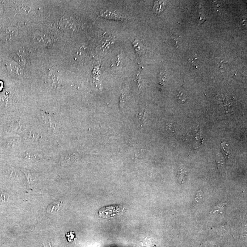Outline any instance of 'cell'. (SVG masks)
Instances as JSON below:
<instances>
[{
    "instance_id": "1",
    "label": "cell",
    "mask_w": 247,
    "mask_h": 247,
    "mask_svg": "<svg viewBox=\"0 0 247 247\" xmlns=\"http://www.w3.org/2000/svg\"><path fill=\"white\" fill-rule=\"evenodd\" d=\"M33 40L39 46H46L50 43V39L48 36L41 32L36 33L33 36Z\"/></svg>"
},
{
    "instance_id": "2",
    "label": "cell",
    "mask_w": 247,
    "mask_h": 247,
    "mask_svg": "<svg viewBox=\"0 0 247 247\" xmlns=\"http://www.w3.org/2000/svg\"><path fill=\"white\" fill-rule=\"evenodd\" d=\"M59 25L61 28L64 29H72L74 27V23L72 19L67 16H64L60 20Z\"/></svg>"
},
{
    "instance_id": "3",
    "label": "cell",
    "mask_w": 247,
    "mask_h": 247,
    "mask_svg": "<svg viewBox=\"0 0 247 247\" xmlns=\"http://www.w3.org/2000/svg\"><path fill=\"white\" fill-rule=\"evenodd\" d=\"M17 35L16 30L13 28H8L6 29L2 33V38L5 39L7 40H9L13 39Z\"/></svg>"
},
{
    "instance_id": "4",
    "label": "cell",
    "mask_w": 247,
    "mask_h": 247,
    "mask_svg": "<svg viewBox=\"0 0 247 247\" xmlns=\"http://www.w3.org/2000/svg\"><path fill=\"white\" fill-rule=\"evenodd\" d=\"M62 205V202L60 201H56L50 204L47 209V212L50 213L56 212L60 210Z\"/></svg>"
},
{
    "instance_id": "5",
    "label": "cell",
    "mask_w": 247,
    "mask_h": 247,
    "mask_svg": "<svg viewBox=\"0 0 247 247\" xmlns=\"http://www.w3.org/2000/svg\"><path fill=\"white\" fill-rule=\"evenodd\" d=\"M186 172L184 168L180 167L178 173V178L180 184H184L186 179Z\"/></svg>"
},
{
    "instance_id": "6",
    "label": "cell",
    "mask_w": 247,
    "mask_h": 247,
    "mask_svg": "<svg viewBox=\"0 0 247 247\" xmlns=\"http://www.w3.org/2000/svg\"><path fill=\"white\" fill-rule=\"evenodd\" d=\"M217 164H218V168L221 174H224L225 172V161L223 158L220 155L218 157L217 159Z\"/></svg>"
},
{
    "instance_id": "7",
    "label": "cell",
    "mask_w": 247,
    "mask_h": 247,
    "mask_svg": "<svg viewBox=\"0 0 247 247\" xmlns=\"http://www.w3.org/2000/svg\"><path fill=\"white\" fill-rule=\"evenodd\" d=\"M19 10L21 13L25 15H29L32 12V8L26 4H20L19 7Z\"/></svg>"
},
{
    "instance_id": "8",
    "label": "cell",
    "mask_w": 247,
    "mask_h": 247,
    "mask_svg": "<svg viewBox=\"0 0 247 247\" xmlns=\"http://www.w3.org/2000/svg\"><path fill=\"white\" fill-rule=\"evenodd\" d=\"M177 97L178 99V101H179L181 103H184L187 101V95H186V92L184 89H183V88L180 89V90L178 91Z\"/></svg>"
},
{
    "instance_id": "9",
    "label": "cell",
    "mask_w": 247,
    "mask_h": 247,
    "mask_svg": "<svg viewBox=\"0 0 247 247\" xmlns=\"http://www.w3.org/2000/svg\"><path fill=\"white\" fill-rule=\"evenodd\" d=\"M9 70L13 74L19 75L21 73V70L19 66L16 64L12 63L10 65Z\"/></svg>"
},
{
    "instance_id": "10",
    "label": "cell",
    "mask_w": 247,
    "mask_h": 247,
    "mask_svg": "<svg viewBox=\"0 0 247 247\" xmlns=\"http://www.w3.org/2000/svg\"><path fill=\"white\" fill-rule=\"evenodd\" d=\"M222 150L223 152L224 157L227 159H228L230 156V151L228 148V145L225 144L224 143H222L221 144Z\"/></svg>"
},
{
    "instance_id": "11",
    "label": "cell",
    "mask_w": 247,
    "mask_h": 247,
    "mask_svg": "<svg viewBox=\"0 0 247 247\" xmlns=\"http://www.w3.org/2000/svg\"><path fill=\"white\" fill-rule=\"evenodd\" d=\"M191 65L194 69H197L199 66V61L197 55H195L192 58L189 59Z\"/></svg>"
},
{
    "instance_id": "12",
    "label": "cell",
    "mask_w": 247,
    "mask_h": 247,
    "mask_svg": "<svg viewBox=\"0 0 247 247\" xmlns=\"http://www.w3.org/2000/svg\"><path fill=\"white\" fill-rule=\"evenodd\" d=\"M146 112L143 111L137 114L136 117H137V120L138 121L139 123L140 124L141 126H142V124L144 123V122L145 121V113Z\"/></svg>"
},
{
    "instance_id": "13",
    "label": "cell",
    "mask_w": 247,
    "mask_h": 247,
    "mask_svg": "<svg viewBox=\"0 0 247 247\" xmlns=\"http://www.w3.org/2000/svg\"><path fill=\"white\" fill-rule=\"evenodd\" d=\"M23 172L25 173V175L28 178V183L29 184L32 185V184L34 183L35 181V178L33 177V174L32 173H29V172H26V171L23 170Z\"/></svg>"
},
{
    "instance_id": "14",
    "label": "cell",
    "mask_w": 247,
    "mask_h": 247,
    "mask_svg": "<svg viewBox=\"0 0 247 247\" xmlns=\"http://www.w3.org/2000/svg\"><path fill=\"white\" fill-rule=\"evenodd\" d=\"M203 192L201 191H199L197 193V195H196V198H195V201L197 202H199L201 201L202 199L203 198Z\"/></svg>"
}]
</instances>
